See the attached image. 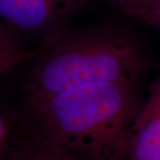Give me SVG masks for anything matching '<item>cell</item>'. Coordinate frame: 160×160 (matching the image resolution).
<instances>
[{"label": "cell", "instance_id": "cell-1", "mask_svg": "<svg viewBox=\"0 0 160 160\" xmlns=\"http://www.w3.org/2000/svg\"><path fill=\"white\" fill-rule=\"evenodd\" d=\"M136 80L92 84L43 99H23L20 123L62 149L90 160H126L142 109Z\"/></svg>", "mask_w": 160, "mask_h": 160}, {"label": "cell", "instance_id": "cell-2", "mask_svg": "<svg viewBox=\"0 0 160 160\" xmlns=\"http://www.w3.org/2000/svg\"><path fill=\"white\" fill-rule=\"evenodd\" d=\"M29 62L23 99L47 98L92 84L137 80L147 64L135 38L113 23L72 26Z\"/></svg>", "mask_w": 160, "mask_h": 160}, {"label": "cell", "instance_id": "cell-3", "mask_svg": "<svg viewBox=\"0 0 160 160\" xmlns=\"http://www.w3.org/2000/svg\"><path fill=\"white\" fill-rule=\"evenodd\" d=\"M88 0H0V21L34 48L43 49L69 30Z\"/></svg>", "mask_w": 160, "mask_h": 160}, {"label": "cell", "instance_id": "cell-4", "mask_svg": "<svg viewBox=\"0 0 160 160\" xmlns=\"http://www.w3.org/2000/svg\"><path fill=\"white\" fill-rule=\"evenodd\" d=\"M126 160H160V109L151 98L132 126Z\"/></svg>", "mask_w": 160, "mask_h": 160}, {"label": "cell", "instance_id": "cell-5", "mask_svg": "<svg viewBox=\"0 0 160 160\" xmlns=\"http://www.w3.org/2000/svg\"><path fill=\"white\" fill-rule=\"evenodd\" d=\"M5 160H90L47 142L19 126L9 153Z\"/></svg>", "mask_w": 160, "mask_h": 160}, {"label": "cell", "instance_id": "cell-6", "mask_svg": "<svg viewBox=\"0 0 160 160\" xmlns=\"http://www.w3.org/2000/svg\"><path fill=\"white\" fill-rule=\"evenodd\" d=\"M27 44L20 35L0 21V77L29 62L41 51Z\"/></svg>", "mask_w": 160, "mask_h": 160}, {"label": "cell", "instance_id": "cell-7", "mask_svg": "<svg viewBox=\"0 0 160 160\" xmlns=\"http://www.w3.org/2000/svg\"><path fill=\"white\" fill-rule=\"evenodd\" d=\"M19 116L17 118L0 108V160L6 159L17 132Z\"/></svg>", "mask_w": 160, "mask_h": 160}, {"label": "cell", "instance_id": "cell-8", "mask_svg": "<svg viewBox=\"0 0 160 160\" xmlns=\"http://www.w3.org/2000/svg\"><path fill=\"white\" fill-rule=\"evenodd\" d=\"M109 5L129 16L142 17L158 0H105Z\"/></svg>", "mask_w": 160, "mask_h": 160}, {"label": "cell", "instance_id": "cell-9", "mask_svg": "<svg viewBox=\"0 0 160 160\" xmlns=\"http://www.w3.org/2000/svg\"><path fill=\"white\" fill-rule=\"evenodd\" d=\"M142 18L145 21V22L160 31V0H158L154 6Z\"/></svg>", "mask_w": 160, "mask_h": 160}, {"label": "cell", "instance_id": "cell-10", "mask_svg": "<svg viewBox=\"0 0 160 160\" xmlns=\"http://www.w3.org/2000/svg\"><path fill=\"white\" fill-rule=\"evenodd\" d=\"M150 98L154 101L156 104L158 106V108L160 109V79L158 80V84L155 86L154 90L152 92Z\"/></svg>", "mask_w": 160, "mask_h": 160}]
</instances>
